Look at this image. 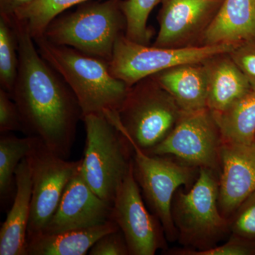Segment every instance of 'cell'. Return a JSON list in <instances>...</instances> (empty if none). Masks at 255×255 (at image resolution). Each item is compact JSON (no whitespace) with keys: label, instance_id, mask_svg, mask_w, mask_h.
Returning <instances> with one entry per match:
<instances>
[{"label":"cell","instance_id":"cell-1","mask_svg":"<svg viewBox=\"0 0 255 255\" xmlns=\"http://www.w3.org/2000/svg\"><path fill=\"white\" fill-rule=\"evenodd\" d=\"M18 42L19 65L11 97L21 114L23 132L40 139L55 155L68 159L82 112L59 74L43 59L26 22L11 21Z\"/></svg>","mask_w":255,"mask_h":255},{"label":"cell","instance_id":"cell-2","mask_svg":"<svg viewBox=\"0 0 255 255\" xmlns=\"http://www.w3.org/2000/svg\"><path fill=\"white\" fill-rule=\"evenodd\" d=\"M33 39L43 59L71 89L83 117L119 112L130 87L114 76L110 63L70 47L54 44L43 36Z\"/></svg>","mask_w":255,"mask_h":255},{"label":"cell","instance_id":"cell-3","mask_svg":"<svg viewBox=\"0 0 255 255\" xmlns=\"http://www.w3.org/2000/svg\"><path fill=\"white\" fill-rule=\"evenodd\" d=\"M183 112L151 77L130 87L117 113L106 114L124 136L145 152L173 130Z\"/></svg>","mask_w":255,"mask_h":255},{"label":"cell","instance_id":"cell-4","mask_svg":"<svg viewBox=\"0 0 255 255\" xmlns=\"http://www.w3.org/2000/svg\"><path fill=\"white\" fill-rule=\"evenodd\" d=\"M86 144L81 174L92 190L113 205L132 164L131 144L103 114L84 116Z\"/></svg>","mask_w":255,"mask_h":255},{"label":"cell","instance_id":"cell-5","mask_svg":"<svg viewBox=\"0 0 255 255\" xmlns=\"http://www.w3.org/2000/svg\"><path fill=\"white\" fill-rule=\"evenodd\" d=\"M121 3L120 0L92 3L58 16L48 25L43 36L54 44L70 47L110 63L117 40L127 29Z\"/></svg>","mask_w":255,"mask_h":255},{"label":"cell","instance_id":"cell-6","mask_svg":"<svg viewBox=\"0 0 255 255\" xmlns=\"http://www.w3.org/2000/svg\"><path fill=\"white\" fill-rule=\"evenodd\" d=\"M219 174L200 168L189 191L178 189L172 206V219L178 240L194 251L217 246L230 231L229 219L223 216L219 205Z\"/></svg>","mask_w":255,"mask_h":255},{"label":"cell","instance_id":"cell-7","mask_svg":"<svg viewBox=\"0 0 255 255\" xmlns=\"http://www.w3.org/2000/svg\"><path fill=\"white\" fill-rule=\"evenodd\" d=\"M238 45H203L201 46H149L130 41L122 35L116 43L111 72L131 87L144 79L168 69L186 64L204 63L215 57L230 54Z\"/></svg>","mask_w":255,"mask_h":255},{"label":"cell","instance_id":"cell-8","mask_svg":"<svg viewBox=\"0 0 255 255\" xmlns=\"http://www.w3.org/2000/svg\"><path fill=\"white\" fill-rule=\"evenodd\" d=\"M130 143L133 150L134 175L142 196L160 221L167 241H176L178 233L172 214L174 196L179 187L192 184L199 169L174 162L168 156L149 155Z\"/></svg>","mask_w":255,"mask_h":255},{"label":"cell","instance_id":"cell-9","mask_svg":"<svg viewBox=\"0 0 255 255\" xmlns=\"http://www.w3.org/2000/svg\"><path fill=\"white\" fill-rule=\"evenodd\" d=\"M26 156L32 182L31 209L27 240L38 236L58 209L64 191L81 168L82 159L68 161L55 155L34 137Z\"/></svg>","mask_w":255,"mask_h":255},{"label":"cell","instance_id":"cell-10","mask_svg":"<svg viewBox=\"0 0 255 255\" xmlns=\"http://www.w3.org/2000/svg\"><path fill=\"white\" fill-rule=\"evenodd\" d=\"M223 143L214 112L209 109L183 112L173 130L149 155L173 156L195 168H209L220 173V152Z\"/></svg>","mask_w":255,"mask_h":255},{"label":"cell","instance_id":"cell-11","mask_svg":"<svg viewBox=\"0 0 255 255\" xmlns=\"http://www.w3.org/2000/svg\"><path fill=\"white\" fill-rule=\"evenodd\" d=\"M112 219L123 233L130 255H154L165 248L167 240L163 228L146 208L133 164L116 194Z\"/></svg>","mask_w":255,"mask_h":255},{"label":"cell","instance_id":"cell-12","mask_svg":"<svg viewBox=\"0 0 255 255\" xmlns=\"http://www.w3.org/2000/svg\"><path fill=\"white\" fill-rule=\"evenodd\" d=\"M80 170L69 182L58 209L40 234L94 227L112 221L113 205L92 190Z\"/></svg>","mask_w":255,"mask_h":255},{"label":"cell","instance_id":"cell-13","mask_svg":"<svg viewBox=\"0 0 255 255\" xmlns=\"http://www.w3.org/2000/svg\"><path fill=\"white\" fill-rule=\"evenodd\" d=\"M220 162L219 209L223 216L230 219L255 191V142H223Z\"/></svg>","mask_w":255,"mask_h":255},{"label":"cell","instance_id":"cell-14","mask_svg":"<svg viewBox=\"0 0 255 255\" xmlns=\"http://www.w3.org/2000/svg\"><path fill=\"white\" fill-rule=\"evenodd\" d=\"M223 0H162L159 29L153 46L181 47L203 33Z\"/></svg>","mask_w":255,"mask_h":255},{"label":"cell","instance_id":"cell-15","mask_svg":"<svg viewBox=\"0 0 255 255\" xmlns=\"http://www.w3.org/2000/svg\"><path fill=\"white\" fill-rule=\"evenodd\" d=\"M15 186L12 205L0 229V255H26L32 195L31 171L26 157L16 169Z\"/></svg>","mask_w":255,"mask_h":255},{"label":"cell","instance_id":"cell-16","mask_svg":"<svg viewBox=\"0 0 255 255\" xmlns=\"http://www.w3.org/2000/svg\"><path fill=\"white\" fill-rule=\"evenodd\" d=\"M204 45L255 41V0H223L202 33Z\"/></svg>","mask_w":255,"mask_h":255},{"label":"cell","instance_id":"cell-17","mask_svg":"<svg viewBox=\"0 0 255 255\" xmlns=\"http://www.w3.org/2000/svg\"><path fill=\"white\" fill-rule=\"evenodd\" d=\"M151 78L173 97L183 112L207 108L209 78L206 63L179 65Z\"/></svg>","mask_w":255,"mask_h":255},{"label":"cell","instance_id":"cell-18","mask_svg":"<svg viewBox=\"0 0 255 255\" xmlns=\"http://www.w3.org/2000/svg\"><path fill=\"white\" fill-rule=\"evenodd\" d=\"M219 55L206 62L208 70L207 108L221 113L253 90L249 80L231 56Z\"/></svg>","mask_w":255,"mask_h":255},{"label":"cell","instance_id":"cell-19","mask_svg":"<svg viewBox=\"0 0 255 255\" xmlns=\"http://www.w3.org/2000/svg\"><path fill=\"white\" fill-rule=\"evenodd\" d=\"M119 228L112 220L94 227L39 234L27 240L26 255H85L100 238Z\"/></svg>","mask_w":255,"mask_h":255},{"label":"cell","instance_id":"cell-20","mask_svg":"<svg viewBox=\"0 0 255 255\" xmlns=\"http://www.w3.org/2000/svg\"><path fill=\"white\" fill-rule=\"evenodd\" d=\"M214 114L223 142H255V90L248 92L228 110Z\"/></svg>","mask_w":255,"mask_h":255},{"label":"cell","instance_id":"cell-21","mask_svg":"<svg viewBox=\"0 0 255 255\" xmlns=\"http://www.w3.org/2000/svg\"><path fill=\"white\" fill-rule=\"evenodd\" d=\"M34 137H18L9 132L0 137V197L1 203L11 197L15 186V174L20 162L31 150Z\"/></svg>","mask_w":255,"mask_h":255},{"label":"cell","instance_id":"cell-22","mask_svg":"<svg viewBox=\"0 0 255 255\" xmlns=\"http://www.w3.org/2000/svg\"><path fill=\"white\" fill-rule=\"evenodd\" d=\"M87 1L89 0H35L20 10L14 18L26 22L31 36L36 38L43 36L48 25L64 11Z\"/></svg>","mask_w":255,"mask_h":255},{"label":"cell","instance_id":"cell-23","mask_svg":"<svg viewBox=\"0 0 255 255\" xmlns=\"http://www.w3.org/2000/svg\"><path fill=\"white\" fill-rule=\"evenodd\" d=\"M18 65L16 32L10 21L0 16V84L10 95L17 78Z\"/></svg>","mask_w":255,"mask_h":255},{"label":"cell","instance_id":"cell-24","mask_svg":"<svg viewBox=\"0 0 255 255\" xmlns=\"http://www.w3.org/2000/svg\"><path fill=\"white\" fill-rule=\"evenodd\" d=\"M162 0H126L121 6L126 21L125 36L130 41L148 46L152 31L147 26V20L154 8Z\"/></svg>","mask_w":255,"mask_h":255},{"label":"cell","instance_id":"cell-25","mask_svg":"<svg viewBox=\"0 0 255 255\" xmlns=\"http://www.w3.org/2000/svg\"><path fill=\"white\" fill-rule=\"evenodd\" d=\"M229 226L232 234L255 241V191L231 216Z\"/></svg>","mask_w":255,"mask_h":255},{"label":"cell","instance_id":"cell-26","mask_svg":"<svg viewBox=\"0 0 255 255\" xmlns=\"http://www.w3.org/2000/svg\"><path fill=\"white\" fill-rule=\"evenodd\" d=\"M170 254L178 255H255V241L232 234L229 241L221 246L204 251L186 249L172 251Z\"/></svg>","mask_w":255,"mask_h":255},{"label":"cell","instance_id":"cell-27","mask_svg":"<svg viewBox=\"0 0 255 255\" xmlns=\"http://www.w3.org/2000/svg\"><path fill=\"white\" fill-rule=\"evenodd\" d=\"M23 132L21 114L9 92L0 88V132Z\"/></svg>","mask_w":255,"mask_h":255},{"label":"cell","instance_id":"cell-28","mask_svg":"<svg viewBox=\"0 0 255 255\" xmlns=\"http://www.w3.org/2000/svg\"><path fill=\"white\" fill-rule=\"evenodd\" d=\"M90 255H130L123 233L116 230L100 238L89 252Z\"/></svg>","mask_w":255,"mask_h":255},{"label":"cell","instance_id":"cell-29","mask_svg":"<svg viewBox=\"0 0 255 255\" xmlns=\"http://www.w3.org/2000/svg\"><path fill=\"white\" fill-rule=\"evenodd\" d=\"M229 55L249 80L253 90H255V41L239 45Z\"/></svg>","mask_w":255,"mask_h":255},{"label":"cell","instance_id":"cell-30","mask_svg":"<svg viewBox=\"0 0 255 255\" xmlns=\"http://www.w3.org/2000/svg\"><path fill=\"white\" fill-rule=\"evenodd\" d=\"M35 0H0V16L11 21L20 10L26 7Z\"/></svg>","mask_w":255,"mask_h":255}]
</instances>
